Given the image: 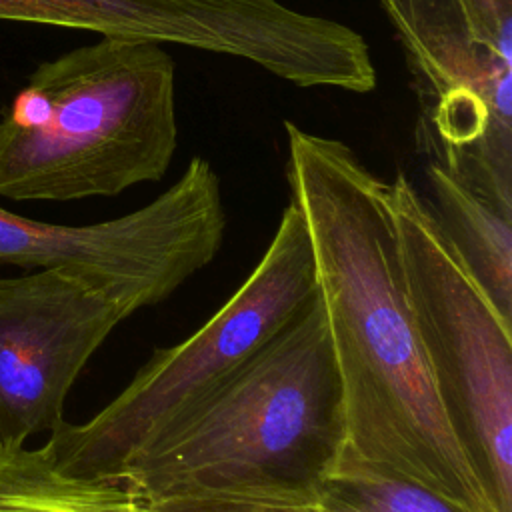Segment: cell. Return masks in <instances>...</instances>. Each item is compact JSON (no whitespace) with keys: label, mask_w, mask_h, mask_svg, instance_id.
<instances>
[{"label":"cell","mask_w":512,"mask_h":512,"mask_svg":"<svg viewBox=\"0 0 512 512\" xmlns=\"http://www.w3.org/2000/svg\"><path fill=\"white\" fill-rule=\"evenodd\" d=\"M426 178L434 198L428 206L440 228L512 322V214L472 192L436 160L428 162Z\"/></svg>","instance_id":"9c48e42d"},{"label":"cell","mask_w":512,"mask_h":512,"mask_svg":"<svg viewBox=\"0 0 512 512\" xmlns=\"http://www.w3.org/2000/svg\"><path fill=\"white\" fill-rule=\"evenodd\" d=\"M308 228L290 198L242 286L192 336L156 348L128 386L84 424L60 422L40 448L52 468L114 480L162 430L220 386L314 296Z\"/></svg>","instance_id":"277c9868"},{"label":"cell","mask_w":512,"mask_h":512,"mask_svg":"<svg viewBox=\"0 0 512 512\" xmlns=\"http://www.w3.org/2000/svg\"><path fill=\"white\" fill-rule=\"evenodd\" d=\"M176 70L150 40L102 36L42 62L0 118V196L80 200L160 180L176 152Z\"/></svg>","instance_id":"3957f363"},{"label":"cell","mask_w":512,"mask_h":512,"mask_svg":"<svg viewBox=\"0 0 512 512\" xmlns=\"http://www.w3.org/2000/svg\"><path fill=\"white\" fill-rule=\"evenodd\" d=\"M0 512H142L122 480L76 478L50 466L42 450L0 452Z\"/></svg>","instance_id":"30bf717a"},{"label":"cell","mask_w":512,"mask_h":512,"mask_svg":"<svg viewBox=\"0 0 512 512\" xmlns=\"http://www.w3.org/2000/svg\"><path fill=\"white\" fill-rule=\"evenodd\" d=\"M224 232L218 174L208 160L196 156L160 196L114 220L48 224L0 208V260L82 272L140 310L164 302L206 268Z\"/></svg>","instance_id":"52a82bcc"},{"label":"cell","mask_w":512,"mask_h":512,"mask_svg":"<svg viewBox=\"0 0 512 512\" xmlns=\"http://www.w3.org/2000/svg\"><path fill=\"white\" fill-rule=\"evenodd\" d=\"M426 114L422 142L512 212V0H378Z\"/></svg>","instance_id":"8992f818"},{"label":"cell","mask_w":512,"mask_h":512,"mask_svg":"<svg viewBox=\"0 0 512 512\" xmlns=\"http://www.w3.org/2000/svg\"><path fill=\"white\" fill-rule=\"evenodd\" d=\"M142 512H284V510L252 506V504H238V502H218V500L148 502L142 498Z\"/></svg>","instance_id":"4fadbf2b"},{"label":"cell","mask_w":512,"mask_h":512,"mask_svg":"<svg viewBox=\"0 0 512 512\" xmlns=\"http://www.w3.org/2000/svg\"><path fill=\"white\" fill-rule=\"evenodd\" d=\"M302 512H464L454 502L404 476L338 456Z\"/></svg>","instance_id":"8fae6325"},{"label":"cell","mask_w":512,"mask_h":512,"mask_svg":"<svg viewBox=\"0 0 512 512\" xmlns=\"http://www.w3.org/2000/svg\"><path fill=\"white\" fill-rule=\"evenodd\" d=\"M404 286L446 416L500 512H512V322L398 172L386 188Z\"/></svg>","instance_id":"5b68a950"},{"label":"cell","mask_w":512,"mask_h":512,"mask_svg":"<svg viewBox=\"0 0 512 512\" xmlns=\"http://www.w3.org/2000/svg\"><path fill=\"white\" fill-rule=\"evenodd\" d=\"M136 310L70 268L0 278V452L64 422V402L98 346Z\"/></svg>","instance_id":"ba28073f"},{"label":"cell","mask_w":512,"mask_h":512,"mask_svg":"<svg viewBox=\"0 0 512 512\" xmlns=\"http://www.w3.org/2000/svg\"><path fill=\"white\" fill-rule=\"evenodd\" d=\"M284 126L288 184L340 378V456L414 480L464 512H500L440 400L404 286L388 182L344 142Z\"/></svg>","instance_id":"6da1fadb"},{"label":"cell","mask_w":512,"mask_h":512,"mask_svg":"<svg viewBox=\"0 0 512 512\" xmlns=\"http://www.w3.org/2000/svg\"><path fill=\"white\" fill-rule=\"evenodd\" d=\"M344 446L340 378L318 292L114 480L148 502L302 512Z\"/></svg>","instance_id":"7a4b0ae2"},{"label":"cell","mask_w":512,"mask_h":512,"mask_svg":"<svg viewBox=\"0 0 512 512\" xmlns=\"http://www.w3.org/2000/svg\"><path fill=\"white\" fill-rule=\"evenodd\" d=\"M0 20L80 26V0H0Z\"/></svg>","instance_id":"7c38bea8"}]
</instances>
